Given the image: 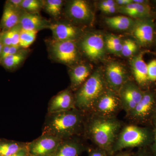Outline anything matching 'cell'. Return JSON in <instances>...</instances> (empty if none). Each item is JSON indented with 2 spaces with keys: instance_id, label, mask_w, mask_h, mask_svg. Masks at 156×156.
I'll list each match as a JSON object with an SVG mask.
<instances>
[{
  "instance_id": "25",
  "label": "cell",
  "mask_w": 156,
  "mask_h": 156,
  "mask_svg": "<svg viewBox=\"0 0 156 156\" xmlns=\"http://www.w3.org/2000/svg\"><path fill=\"white\" fill-rule=\"evenodd\" d=\"M38 31L26 30L21 29L20 36L19 46L20 48L27 49L34 42Z\"/></svg>"
},
{
  "instance_id": "20",
  "label": "cell",
  "mask_w": 156,
  "mask_h": 156,
  "mask_svg": "<svg viewBox=\"0 0 156 156\" xmlns=\"http://www.w3.org/2000/svg\"><path fill=\"white\" fill-rule=\"evenodd\" d=\"M20 17L21 15L18 9L14 8L9 2H7L1 20V24L4 31L9 30L19 24Z\"/></svg>"
},
{
  "instance_id": "11",
  "label": "cell",
  "mask_w": 156,
  "mask_h": 156,
  "mask_svg": "<svg viewBox=\"0 0 156 156\" xmlns=\"http://www.w3.org/2000/svg\"><path fill=\"white\" fill-rule=\"evenodd\" d=\"M105 80L112 90L119 92L126 83L127 75L125 69L118 62H111L106 67Z\"/></svg>"
},
{
  "instance_id": "22",
  "label": "cell",
  "mask_w": 156,
  "mask_h": 156,
  "mask_svg": "<svg viewBox=\"0 0 156 156\" xmlns=\"http://www.w3.org/2000/svg\"><path fill=\"white\" fill-rule=\"evenodd\" d=\"M27 143L11 141L0 140V156H10L20 151L27 149Z\"/></svg>"
},
{
  "instance_id": "15",
  "label": "cell",
  "mask_w": 156,
  "mask_h": 156,
  "mask_svg": "<svg viewBox=\"0 0 156 156\" xmlns=\"http://www.w3.org/2000/svg\"><path fill=\"white\" fill-rule=\"evenodd\" d=\"M66 12L70 18L79 22L87 21L92 17L89 4L83 0L72 1L68 6Z\"/></svg>"
},
{
  "instance_id": "42",
  "label": "cell",
  "mask_w": 156,
  "mask_h": 156,
  "mask_svg": "<svg viewBox=\"0 0 156 156\" xmlns=\"http://www.w3.org/2000/svg\"><path fill=\"white\" fill-rule=\"evenodd\" d=\"M116 6L115 7H112L110 8H107V9H104L102 11L105 13L108 14H113L116 11Z\"/></svg>"
},
{
  "instance_id": "21",
  "label": "cell",
  "mask_w": 156,
  "mask_h": 156,
  "mask_svg": "<svg viewBox=\"0 0 156 156\" xmlns=\"http://www.w3.org/2000/svg\"><path fill=\"white\" fill-rule=\"evenodd\" d=\"M121 13L134 18L147 17L151 13V8L146 4H140L132 2L119 8Z\"/></svg>"
},
{
  "instance_id": "34",
  "label": "cell",
  "mask_w": 156,
  "mask_h": 156,
  "mask_svg": "<svg viewBox=\"0 0 156 156\" xmlns=\"http://www.w3.org/2000/svg\"><path fill=\"white\" fill-rule=\"evenodd\" d=\"M116 5L115 1H113V0H106L101 3L100 9L102 11L104 9L110 8V7H115Z\"/></svg>"
},
{
  "instance_id": "44",
  "label": "cell",
  "mask_w": 156,
  "mask_h": 156,
  "mask_svg": "<svg viewBox=\"0 0 156 156\" xmlns=\"http://www.w3.org/2000/svg\"><path fill=\"white\" fill-rule=\"evenodd\" d=\"M3 47H4V45H3L2 41H1V38H0V56H1V53H2Z\"/></svg>"
},
{
  "instance_id": "12",
  "label": "cell",
  "mask_w": 156,
  "mask_h": 156,
  "mask_svg": "<svg viewBox=\"0 0 156 156\" xmlns=\"http://www.w3.org/2000/svg\"><path fill=\"white\" fill-rule=\"evenodd\" d=\"M156 106L155 99L153 94L144 93L142 99L128 115L136 122H143L147 119L156 110Z\"/></svg>"
},
{
  "instance_id": "13",
  "label": "cell",
  "mask_w": 156,
  "mask_h": 156,
  "mask_svg": "<svg viewBox=\"0 0 156 156\" xmlns=\"http://www.w3.org/2000/svg\"><path fill=\"white\" fill-rule=\"evenodd\" d=\"M132 34L137 41L142 46H147L152 42L154 37V27L148 20H140L133 25Z\"/></svg>"
},
{
  "instance_id": "28",
  "label": "cell",
  "mask_w": 156,
  "mask_h": 156,
  "mask_svg": "<svg viewBox=\"0 0 156 156\" xmlns=\"http://www.w3.org/2000/svg\"><path fill=\"white\" fill-rule=\"evenodd\" d=\"M42 3L37 0H23L21 8L29 13L36 14L43 5Z\"/></svg>"
},
{
  "instance_id": "14",
  "label": "cell",
  "mask_w": 156,
  "mask_h": 156,
  "mask_svg": "<svg viewBox=\"0 0 156 156\" xmlns=\"http://www.w3.org/2000/svg\"><path fill=\"white\" fill-rule=\"evenodd\" d=\"M53 40L57 41H74L79 36V29L76 27L66 23H51Z\"/></svg>"
},
{
  "instance_id": "23",
  "label": "cell",
  "mask_w": 156,
  "mask_h": 156,
  "mask_svg": "<svg viewBox=\"0 0 156 156\" xmlns=\"http://www.w3.org/2000/svg\"><path fill=\"white\" fill-rule=\"evenodd\" d=\"M105 22L112 28L119 30H126L134 24V21L131 18L124 16L107 17Z\"/></svg>"
},
{
  "instance_id": "7",
  "label": "cell",
  "mask_w": 156,
  "mask_h": 156,
  "mask_svg": "<svg viewBox=\"0 0 156 156\" xmlns=\"http://www.w3.org/2000/svg\"><path fill=\"white\" fill-rule=\"evenodd\" d=\"M62 140L50 134H42L37 139L28 143L29 156H53Z\"/></svg>"
},
{
  "instance_id": "19",
  "label": "cell",
  "mask_w": 156,
  "mask_h": 156,
  "mask_svg": "<svg viewBox=\"0 0 156 156\" xmlns=\"http://www.w3.org/2000/svg\"><path fill=\"white\" fill-rule=\"evenodd\" d=\"M131 66L134 79L139 85L144 86L148 81L147 64L146 63L142 54L134 56L131 60Z\"/></svg>"
},
{
  "instance_id": "8",
  "label": "cell",
  "mask_w": 156,
  "mask_h": 156,
  "mask_svg": "<svg viewBox=\"0 0 156 156\" xmlns=\"http://www.w3.org/2000/svg\"><path fill=\"white\" fill-rule=\"evenodd\" d=\"M80 46L84 54L92 60L100 59L105 54V42L99 34L85 36L81 41Z\"/></svg>"
},
{
  "instance_id": "3",
  "label": "cell",
  "mask_w": 156,
  "mask_h": 156,
  "mask_svg": "<svg viewBox=\"0 0 156 156\" xmlns=\"http://www.w3.org/2000/svg\"><path fill=\"white\" fill-rule=\"evenodd\" d=\"M102 75L95 71L89 76L75 94L76 108L85 114L92 112L97 99L105 91Z\"/></svg>"
},
{
  "instance_id": "31",
  "label": "cell",
  "mask_w": 156,
  "mask_h": 156,
  "mask_svg": "<svg viewBox=\"0 0 156 156\" xmlns=\"http://www.w3.org/2000/svg\"><path fill=\"white\" fill-rule=\"evenodd\" d=\"M88 156H111V155L106 151L100 148H89L88 149Z\"/></svg>"
},
{
  "instance_id": "36",
  "label": "cell",
  "mask_w": 156,
  "mask_h": 156,
  "mask_svg": "<svg viewBox=\"0 0 156 156\" xmlns=\"http://www.w3.org/2000/svg\"><path fill=\"white\" fill-rule=\"evenodd\" d=\"M133 156H154L151 151L146 150L145 149H141L136 152Z\"/></svg>"
},
{
  "instance_id": "18",
  "label": "cell",
  "mask_w": 156,
  "mask_h": 156,
  "mask_svg": "<svg viewBox=\"0 0 156 156\" xmlns=\"http://www.w3.org/2000/svg\"><path fill=\"white\" fill-rule=\"evenodd\" d=\"M91 68L86 64L78 65L69 72L71 88L76 91L86 82L90 76Z\"/></svg>"
},
{
  "instance_id": "10",
  "label": "cell",
  "mask_w": 156,
  "mask_h": 156,
  "mask_svg": "<svg viewBox=\"0 0 156 156\" xmlns=\"http://www.w3.org/2000/svg\"><path fill=\"white\" fill-rule=\"evenodd\" d=\"M76 108L74 95L69 89L58 92L49 101L48 113L66 111Z\"/></svg>"
},
{
  "instance_id": "32",
  "label": "cell",
  "mask_w": 156,
  "mask_h": 156,
  "mask_svg": "<svg viewBox=\"0 0 156 156\" xmlns=\"http://www.w3.org/2000/svg\"><path fill=\"white\" fill-rule=\"evenodd\" d=\"M122 43L121 39L119 37L112 35L108 36L105 39V46L118 45Z\"/></svg>"
},
{
  "instance_id": "17",
  "label": "cell",
  "mask_w": 156,
  "mask_h": 156,
  "mask_svg": "<svg viewBox=\"0 0 156 156\" xmlns=\"http://www.w3.org/2000/svg\"><path fill=\"white\" fill-rule=\"evenodd\" d=\"M86 150L83 144L73 137L62 140L53 156H80Z\"/></svg>"
},
{
  "instance_id": "45",
  "label": "cell",
  "mask_w": 156,
  "mask_h": 156,
  "mask_svg": "<svg viewBox=\"0 0 156 156\" xmlns=\"http://www.w3.org/2000/svg\"><path fill=\"white\" fill-rule=\"evenodd\" d=\"M155 122L156 125V109L155 111V118H154Z\"/></svg>"
},
{
  "instance_id": "35",
  "label": "cell",
  "mask_w": 156,
  "mask_h": 156,
  "mask_svg": "<svg viewBox=\"0 0 156 156\" xmlns=\"http://www.w3.org/2000/svg\"><path fill=\"white\" fill-rule=\"evenodd\" d=\"M107 49L111 52L114 53H122V43L119 44L113 45V46H105Z\"/></svg>"
},
{
  "instance_id": "29",
  "label": "cell",
  "mask_w": 156,
  "mask_h": 156,
  "mask_svg": "<svg viewBox=\"0 0 156 156\" xmlns=\"http://www.w3.org/2000/svg\"><path fill=\"white\" fill-rule=\"evenodd\" d=\"M21 30V27L19 23L9 30L11 35V46H19L20 36Z\"/></svg>"
},
{
  "instance_id": "9",
  "label": "cell",
  "mask_w": 156,
  "mask_h": 156,
  "mask_svg": "<svg viewBox=\"0 0 156 156\" xmlns=\"http://www.w3.org/2000/svg\"><path fill=\"white\" fill-rule=\"evenodd\" d=\"M119 92L121 106L128 115L133 111L144 94L134 84L127 82Z\"/></svg>"
},
{
  "instance_id": "37",
  "label": "cell",
  "mask_w": 156,
  "mask_h": 156,
  "mask_svg": "<svg viewBox=\"0 0 156 156\" xmlns=\"http://www.w3.org/2000/svg\"><path fill=\"white\" fill-rule=\"evenodd\" d=\"M133 154L129 151H122L113 154L111 156H133Z\"/></svg>"
},
{
  "instance_id": "38",
  "label": "cell",
  "mask_w": 156,
  "mask_h": 156,
  "mask_svg": "<svg viewBox=\"0 0 156 156\" xmlns=\"http://www.w3.org/2000/svg\"><path fill=\"white\" fill-rule=\"evenodd\" d=\"M20 46H11L9 49V55H14L19 52L20 51Z\"/></svg>"
},
{
  "instance_id": "30",
  "label": "cell",
  "mask_w": 156,
  "mask_h": 156,
  "mask_svg": "<svg viewBox=\"0 0 156 156\" xmlns=\"http://www.w3.org/2000/svg\"><path fill=\"white\" fill-rule=\"evenodd\" d=\"M147 75L148 81H156V59L151 60L147 64Z\"/></svg>"
},
{
  "instance_id": "5",
  "label": "cell",
  "mask_w": 156,
  "mask_h": 156,
  "mask_svg": "<svg viewBox=\"0 0 156 156\" xmlns=\"http://www.w3.org/2000/svg\"><path fill=\"white\" fill-rule=\"evenodd\" d=\"M49 50L55 60L63 64H73L79 57L77 47L74 41L52 40L49 44Z\"/></svg>"
},
{
  "instance_id": "16",
  "label": "cell",
  "mask_w": 156,
  "mask_h": 156,
  "mask_svg": "<svg viewBox=\"0 0 156 156\" xmlns=\"http://www.w3.org/2000/svg\"><path fill=\"white\" fill-rule=\"evenodd\" d=\"M19 24L23 29L38 31L50 28L51 23L38 14L26 12L21 14Z\"/></svg>"
},
{
  "instance_id": "1",
  "label": "cell",
  "mask_w": 156,
  "mask_h": 156,
  "mask_svg": "<svg viewBox=\"0 0 156 156\" xmlns=\"http://www.w3.org/2000/svg\"><path fill=\"white\" fill-rule=\"evenodd\" d=\"M85 114L77 108L48 113L42 134H50L61 140L69 139L83 132Z\"/></svg>"
},
{
  "instance_id": "2",
  "label": "cell",
  "mask_w": 156,
  "mask_h": 156,
  "mask_svg": "<svg viewBox=\"0 0 156 156\" xmlns=\"http://www.w3.org/2000/svg\"><path fill=\"white\" fill-rule=\"evenodd\" d=\"M86 118L83 132L97 147L112 155V150L121 129V124L115 118L93 115Z\"/></svg>"
},
{
  "instance_id": "4",
  "label": "cell",
  "mask_w": 156,
  "mask_h": 156,
  "mask_svg": "<svg viewBox=\"0 0 156 156\" xmlns=\"http://www.w3.org/2000/svg\"><path fill=\"white\" fill-rule=\"evenodd\" d=\"M148 131L135 125H128L121 129L113 146L112 154L126 149L143 147L150 139Z\"/></svg>"
},
{
  "instance_id": "6",
  "label": "cell",
  "mask_w": 156,
  "mask_h": 156,
  "mask_svg": "<svg viewBox=\"0 0 156 156\" xmlns=\"http://www.w3.org/2000/svg\"><path fill=\"white\" fill-rule=\"evenodd\" d=\"M121 107L119 95L113 90H105L96 101L92 112L93 115L98 116L115 118Z\"/></svg>"
},
{
  "instance_id": "40",
  "label": "cell",
  "mask_w": 156,
  "mask_h": 156,
  "mask_svg": "<svg viewBox=\"0 0 156 156\" xmlns=\"http://www.w3.org/2000/svg\"><path fill=\"white\" fill-rule=\"evenodd\" d=\"M115 2L117 5L118 4L120 7L126 6L133 2L132 0H117Z\"/></svg>"
},
{
  "instance_id": "33",
  "label": "cell",
  "mask_w": 156,
  "mask_h": 156,
  "mask_svg": "<svg viewBox=\"0 0 156 156\" xmlns=\"http://www.w3.org/2000/svg\"><path fill=\"white\" fill-rule=\"evenodd\" d=\"M1 41L4 46H11V38L10 30L4 31L0 36Z\"/></svg>"
},
{
  "instance_id": "41",
  "label": "cell",
  "mask_w": 156,
  "mask_h": 156,
  "mask_svg": "<svg viewBox=\"0 0 156 156\" xmlns=\"http://www.w3.org/2000/svg\"><path fill=\"white\" fill-rule=\"evenodd\" d=\"M154 145L152 147L151 152L153 155L154 156H156V128L154 131Z\"/></svg>"
},
{
  "instance_id": "43",
  "label": "cell",
  "mask_w": 156,
  "mask_h": 156,
  "mask_svg": "<svg viewBox=\"0 0 156 156\" xmlns=\"http://www.w3.org/2000/svg\"><path fill=\"white\" fill-rule=\"evenodd\" d=\"M10 156H29V155L27 149L23 150L22 151H20L17 153Z\"/></svg>"
},
{
  "instance_id": "39",
  "label": "cell",
  "mask_w": 156,
  "mask_h": 156,
  "mask_svg": "<svg viewBox=\"0 0 156 156\" xmlns=\"http://www.w3.org/2000/svg\"><path fill=\"white\" fill-rule=\"evenodd\" d=\"M23 0H11L9 1V2L14 6V8L17 9H19L21 8V5Z\"/></svg>"
},
{
  "instance_id": "24",
  "label": "cell",
  "mask_w": 156,
  "mask_h": 156,
  "mask_svg": "<svg viewBox=\"0 0 156 156\" xmlns=\"http://www.w3.org/2000/svg\"><path fill=\"white\" fill-rule=\"evenodd\" d=\"M27 54V52L26 50H20L16 54L9 55L0 61L4 67L7 69H13L23 62L26 58Z\"/></svg>"
},
{
  "instance_id": "26",
  "label": "cell",
  "mask_w": 156,
  "mask_h": 156,
  "mask_svg": "<svg viewBox=\"0 0 156 156\" xmlns=\"http://www.w3.org/2000/svg\"><path fill=\"white\" fill-rule=\"evenodd\" d=\"M45 10L51 16L58 17L61 13L63 1L61 0H47L44 2Z\"/></svg>"
},
{
  "instance_id": "27",
  "label": "cell",
  "mask_w": 156,
  "mask_h": 156,
  "mask_svg": "<svg viewBox=\"0 0 156 156\" xmlns=\"http://www.w3.org/2000/svg\"><path fill=\"white\" fill-rule=\"evenodd\" d=\"M137 45L131 39H127L122 43V49L121 54L126 57L132 56L137 50Z\"/></svg>"
}]
</instances>
